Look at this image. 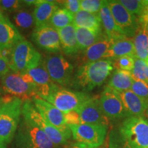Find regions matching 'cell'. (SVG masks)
Instances as JSON below:
<instances>
[{"label": "cell", "instance_id": "obj_1", "mask_svg": "<svg viewBox=\"0 0 148 148\" xmlns=\"http://www.w3.org/2000/svg\"><path fill=\"white\" fill-rule=\"evenodd\" d=\"M113 69L112 60L109 59L82 64L73 77L74 87L89 91L100 86Z\"/></svg>", "mask_w": 148, "mask_h": 148}, {"label": "cell", "instance_id": "obj_2", "mask_svg": "<svg viewBox=\"0 0 148 148\" xmlns=\"http://www.w3.org/2000/svg\"><path fill=\"white\" fill-rule=\"evenodd\" d=\"M23 101L16 97H5L0 108V141L8 144L15 135L21 121Z\"/></svg>", "mask_w": 148, "mask_h": 148}, {"label": "cell", "instance_id": "obj_3", "mask_svg": "<svg viewBox=\"0 0 148 148\" xmlns=\"http://www.w3.org/2000/svg\"><path fill=\"white\" fill-rule=\"evenodd\" d=\"M42 57L32 44L25 38L18 41L12 48L10 59L12 71L23 73L39 66Z\"/></svg>", "mask_w": 148, "mask_h": 148}, {"label": "cell", "instance_id": "obj_4", "mask_svg": "<svg viewBox=\"0 0 148 148\" xmlns=\"http://www.w3.org/2000/svg\"><path fill=\"white\" fill-rule=\"evenodd\" d=\"M16 145L18 148H56L45 133L24 116L20 121Z\"/></svg>", "mask_w": 148, "mask_h": 148}, {"label": "cell", "instance_id": "obj_5", "mask_svg": "<svg viewBox=\"0 0 148 148\" xmlns=\"http://www.w3.org/2000/svg\"><path fill=\"white\" fill-rule=\"evenodd\" d=\"M90 97L84 92L66 89L56 84L45 99L63 113L76 110Z\"/></svg>", "mask_w": 148, "mask_h": 148}, {"label": "cell", "instance_id": "obj_6", "mask_svg": "<svg viewBox=\"0 0 148 148\" xmlns=\"http://www.w3.org/2000/svg\"><path fill=\"white\" fill-rule=\"evenodd\" d=\"M42 64L51 81L60 86L72 84L73 66L61 53H51L42 60Z\"/></svg>", "mask_w": 148, "mask_h": 148}, {"label": "cell", "instance_id": "obj_7", "mask_svg": "<svg viewBox=\"0 0 148 148\" xmlns=\"http://www.w3.org/2000/svg\"><path fill=\"white\" fill-rule=\"evenodd\" d=\"M119 133L132 147H148V121L143 116L127 117L120 127Z\"/></svg>", "mask_w": 148, "mask_h": 148}, {"label": "cell", "instance_id": "obj_8", "mask_svg": "<svg viewBox=\"0 0 148 148\" xmlns=\"http://www.w3.org/2000/svg\"><path fill=\"white\" fill-rule=\"evenodd\" d=\"M22 116L27 118L45 133L56 146L65 145L68 138L58 128L53 126L42 116L34 106L32 99L23 101Z\"/></svg>", "mask_w": 148, "mask_h": 148}, {"label": "cell", "instance_id": "obj_9", "mask_svg": "<svg viewBox=\"0 0 148 148\" xmlns=\"http://www.w3.org/2000/svg\"><path fill=\"white\" fill-rule=\"evenodd\" d=\"M73 139L77 143L84 144L92 148L101 145L105 140L107 125L82 124L69 125Z\"/></svg>", "mask_w": 148, "mask_h": 148}, {"label": "cell", "instance_id": "obj_10", "mask_svg": "<svg viewBox=\"0 0 148 148\" xmlns=\"http://www.w3.org/2000/svg\"><path fill=\"white\" fill-rule=\"evenodd\" d=\"M1 89L5 92L21 99L23 101L32 99L36 96L34 85L29 84L19 73L10 71L1 77Z\"/></svg>", "mask_w": 148, "mask_h": 148}, {"label": "cell", "instance_id": "obj_11", "mask_svg": "<svg viewBox=\"0 0 148 148\" xmlns=\"http://www.w3.org/2000/svg\"><path fill=\"white\" fill-rule=\"evenodd\" d=\"M108 4L116 26L123 36L132 38L139 27L137 16L130 13L119 1H108Z\"/></svg>", "mask_w": 148, "mask_h": 148}, {"label": "cell", "instance_id": "obj_12", "mask_svg": "<svg viewBox=\"0 0 148 148\" xmlns=\"http://www.w3.org/2000/svg\"><path fill=\"white\" fill-rule=\"evenodd\" d=\"M32 101L37 110L47 121L60 130L68 139L71 137V131L66 123L64 113L38 96H34Z\"/></svg>", "mask_w": 148, "mask_h": 148}, {"label": "cell", "instance_id": "obj_13", "mask_svg": "<svg viewBox=\"0 0 148 148\" xmlns=\"http://www.w3.org/2000/svg\"><path fill=\"white\" fill-rule=\"evenodd\" d=\"M32 39L36 45L48 52L57 53L61 50L58 30L49 24L35 27Z\"/></svg>", "mask_w": 148, "mask_h": 148}, {"label": "cell", "instance_id": "obj_14", "mask_svg": "<svg viewBox=\"0 0 148 148\" xmlns=\"http://www.w3.org/2000/svg\"><path fill=\"white\" fill-rule=\"evenodd\" d=\"M99 100L101 110L107 119L115 120L126 117L123 103L114 90L106 86Z\"/></svg>", "mask_w": 148, "mask_h": 148}, {"label": "cell", "instance_id": "obj_15", "mask_svg": "<svg viewBox=\"0 0 148 148\" xmlns=\"http://www.w3.org/2000/svg\"><path fill=\"white\" fill-rule=\"evenodd\" d=\"M80 124L108 125V119L103 114L99 97H90L76 110Z\"/></svg>", "mask_w": 148, "mask_h": 148}, {"label": "cell", "instance_id": "obj_16", "mask_svg": "<svg viewBox=\"0 0 148 148\" xmlns=\"http://www.w3.org/2000/svg\"><path fill=\"white\" fill-rule=\"evenodd\" d=\"M116 92V91H115ZM124 108L125 115L130 116H143L148 106V101L134 94L131 90L123 92H116Z\"/></svg>", "mask_w": 148, "mask_h": 148}, {"label": "cell", "instance_id": "obj_17", "mask_svg": "<svg viewBox=\"0 0 148 148\" xmlns=\"http://www.w3.org/2000/svg\"><path fill=\"white\" fill-rule=\"evenodd\" d=\"M23 38L24 37L8 16L5 15L0 18V48L12 49L18 41Z\"/></svg>", "mask_w": 148, "mask_h": 148}, {"label": "cell", "instance_id": "obj_18", "mask_svg": "<svg viewBox=\"0 0 148 148\" xmlns=\"http://www.w3.org/2000/svg\"><path fill=\"white\" fill-rule=\"evenodd\" d=\"M115 40L103 36L99 41L90 46L83 51L81 56V62L82 64L95 62L104 59L105 55L108 52Z\"/></svg>", "mask_w": 148, "mask_h": 148}, {"label": "cell", "instance_id": "obj_19", "mask_svg": "<svg viewBox=\"0 0 148 148\" xmlns=\"http://www.w3.org/2000/svg\"><path fill=\"white\" fill-rule=\"evenodd\" d=\"M58 2L49 0H40L39 3L34 6L33 11L35 27L49 24L53 14L59 8Z\"/></svg>", "mask_w": 148, "mask_h": 148}, {"label": "cell", "instance_id": "obj_20", "mask_svg": "<svg viewBox=\"0 0 148 148\" xmlns=\"http://www.w3.org/2000/svg\"><path fill=\"white\" fill-rule=\"evenodd\" d=\"M57 30L60 38L61 49L63 52L68 56L77 54L79 49L75 34V27L73 24Z\"/></svg>", "mask_w": 148, "mask_h": 148}, {"label": "cell", "instance_id": "obj_21", "mask_svg": "<svg viewBox=\"0 0 148 148\" xmlns=\"http://www.w3.org/2000/svg\"><path fill=\"white\" fill-rule=\"evenodd\" d=\"M101 25L104 29L105 34L108 38L113 40H117L119 38L126 37L121 34L120 30L116 26L113 16L109 8L108 1H104L100 11L99 12Z\"/></svg>", "mask_w": 148, "mask_h": 148}, {"label": "cell", "instance_id": "obj_22", "mask_svg": "<svg viewBox=\"0 0 148 148\" xmlns=\"http://www.w3.org/2000/svg\"><path fill=\"white\" fill-rule=\"evenodd\" d=\"M124 56H135L133 38L123 37L114 40L108 52L105 55L104 59L112 60Z\"/></svg>", "mask_w": 148, "mask_h": 148}, {"label": "cell", "instance_id": "obj_23", "mask_svg": "<svg viewBox=\"0 0 148 148\" xmlns=\"http://www.w3.org/2000/svg\"><path fill=\"white\" fill-rule=\"evenodd\" d=\"M72 24L75 27L88 29L92 31L102 30L99 14H92L82 10L74 14Z\"/></svg>", "mask_w": 148, "mask_h": 148}, {"label": "cell", "instance_id": "obj_24", "mask_svg": "<svg viewBox=\"0 0 148 148\" xmlns=\"http://www.w3.org/2000/svg\"><path fill=\"white\" fill-rule=\"evenodd\" d=\"M134 56L140 60L148 58V25L139 24V27L133 37Z\"/></svg>", "mask_w": 148, "mask_h": 148}, {"label": "cell", "instance_id": "obj_25", "mask_svg": "<svg viewBox=\"0 0 148 148\" xmlns=\"http://www.w3.org/2000/svg\"><path fill=\"white\" fill-rule=\"evenodd\" d=\"M133 82L134 79L130 71L116 70L111 76L106 86L114 91L121 92L130 90Z\"/></svg>", "mask_w": 148, "mask_h": 148}, {"label": "cell", "instance_id": "obj_26", "mask_svg": "<svg viewBox=\"0 0 148 148\" xmlns=\"http://www.w3.org/2000/svg\"><path fill=\"white\" fill-rule=\"evenodd\" d=\"M75 34L79 51H84L106 36L102 30L92 31L80 27H75Z\"/></svg>", "mask_w": 148, "mask_h": 148}, {"label": "cell", "instance_id": "obj_27", "mask_svg": "<svg viewBox=\"0 0 148 148\" xmlns=\"http://www.w3.org/2000/svg\"><path fill=\"white\" fill-rule=\"evenodd\" d=\"M74 14L65 8H58L50 18L49 25L59 29L73 23Z\"/></svg>", "mask_w": 148, "mask_h": 148}, {"label": "cell", "instance_id": "obj_28", "mask_svg": "<svg viewBox=\"0 0 148 148\" xmlns=\"http://www.w3.org/2000/svg\"><path fill=\"white\" fill-rule=\"evenodd\" d=\"M13 20L16 28L21 29L22 30L29 29L34 25L33 12L27 10L21 9L17 11L13 15Z\"/></svg>", "mask_w": 148, "mask_h": 148}, {"label": "cell", "instance_id": "obj_29", "mask_svg": "<svg viewBox=\"0 0 148 148\" xmlns=\"http://www.w3.org/2000/svg\"><path fill=\"white\" fill-rule=\"evenodd\" d=\"M131 75L134 80L147 82L148 69L146 61L135 58L134 67L131 71Z\"/></svg>", "mask_w": 148, "mask_h": 148}, {"label": "cell", "instance_id": "obj_30", "mask_svg": "<svg viewBox=\"0 0 148 148\" xmlns=\"http://www.w3.org/2000/svg\"><path fill=\"white\" fill-rule=\"evenodd\" d=\"M119 1L127 11L138 17L140 16L148 3L147 0H119Z\"/></svg>", "mask_w": 148, "mask_h": 148}, {"label": "cell", "instance_id": "obj_31", "mask_svg": "<svg viewBox=\"0 0 148 148\" xmlns=\"http://www.w3.org/2000/svg\"><path fill=\"white\" fill-rule=\"evenodd\" d=\"M133 56H124L112 60V66L116 70H125L130 71L133 69L134 64V58Z\"/></svg>", "mask_w": 148, "mask_h": 148}, {"label": "cell", "instance_id": "obj_32", "mask_svg": "<svg viewBox=\"0 0 148 148\" xmlns=\"http://www.w3.org/2000/svg\"><path fill=\"white\" fill-rule=\"evenodd\" d=\"M104 1L101 0H80V10L92 14H99Z\"/></svg>", "mask_w": 148, "mask_h": 148}, {"label": "cell", "instance_id": "obj_33", "mask_svg": "<svg viewBox=\"0 0 148 148\" xmlns=\"http://www.w3.org/2000/svg\"><path fill=\"white\" fill-rule=\"evenodd\" d=\"M130 90L139 97L148 101V83L147 82L134 80Z\"/></svg>", "mask_w": 148, "mask_h": 148}, {"label": "cell", "instance_id": "obj_34", "mask_svg": "<svg viewBox=\"0 0 148 148\" xmlns=\"http://www.w3.org/2000/svg\"><path fill=\"white\" fill-rule=\"evenodd\" d=\"M23 1L18 0H0V7L3 11L8 12H16L21 10Z\"/></svg>", "mask_w": 148, "mask_h": 148}, {"label": "cell", "instance_id": "obj_35", "mask_svg": "<svg viewBox=\"0 0 148 148\" xmlns=\"http://www.w3.org/2000/svg\"><path fill=\"white\" fill-rule=\"evenodd\" d=\"M109 146L110 148H134L122 137L120 133H113L111 134Z\"/></svg>", "mask_w": 148, "mask_h": 148}, {"label": "cell", "instance_id": "obj_36", "mask_svg": "<svg viewBox=\"0 0 148 148\" xmlns=\"http://www.w3.org/2000/svg\"><path fill=\"white\" fill-rule=\"evenodd\" d=\"M64 8L69 10L73 14H75L80 10V1L79 0H66L62 1Z\"/></svg>", "mask_w": 148, "mask_h": 148}, {"label": "cell", "instance_id": "obj_37", "mask_svg": "<svg viewBox=\"0 0 148 148\" xmlns=\"http://www.w3.org/2000/svg\"><path fill=\"white\" fill-rule=\"evenodd\" d=\"M64 118H65L66 123L69 126V125L80 124L79 114L76 110L71 111V112L64 113Z\"/></svg>", "mask_w": 148, "mask_h": 148}, {"label": "cell", "instance_id": "obj_38", "mask_svg": "<svg viewBox=\"0 0 148 148\" xmlns=\"http://www.w3.org/2000/svg\"><path fill=\"white\" fill-rule=\"evenodd\" d=\"M10 71V60L3 56L0 52V77H2Z\"/></svg>", "mask_w": 148, "mask_h": 148}, {"label": "cell", "instance_id": "obj_39", "mask_svg": "<svg viewBox=\"0 0 148 148\" xmlns=\"http://www.w3.org/2000/svg\"><path fill=\"white\" fill-rule=\"evenodd\" d=\"M138 18V22L139 24H146L148 25V3L144 8V10L140 14Z\"/></svg>", "mask_w": 148, "mask_h": 148}, {"label": "cell", "instance_id": "obj_40", "mask_svg": "<svg viewBox=\"0 0 148 148\" xmlns=\"http://www.w3.org/2000/svg\"><path fill=\"white\" fill-rule=\"evenodd\" d=\"M70 148H92V147H88V146L84 145V144H82V143H75L72 144Z\"/></svg>", "mask_w": 148, "mask_h": 148}, {"label": "cell", "instance_id": "obj_41", "mask_svg": "<svg viewBox=\"0 0 148 148\" xmlns=\"http://www.w3.org/2000/svg\"><path fill=\"white\" fill-rule=\"evenodd\" d=\"M5 102V97H0V108H1V106L3 104V103Z\"/></svg>", "mask_w": 148, "mask_h": 148}, {"label": "cell", "instance_id": "obj_42", "mask_svg": "<svg viewBox=\"0 0 148 148\" xmlns=\"http://www.w3.org/2000/svg\"><path fill=\"white\" fill-rule=\"evenodd\" d=\"M0 148H6V144L0 141Z\"/></svg>", "mask_w": 148, "mask_h": 148}, {"label": "cell", "instance_id": "obj_43", "mask_svg": "<svg viewBox=\"0 0 148 148\" xmlns=\"http://www.w3.org/2000/svg\"><path fill=\"white\" fill-rule=\"evenodd\" d=\"M5 15L4 14H3V11L1 10V7H0V18H1L2 17H3V16H4Z\"/></svg>", "mask_w": 148, "mask_h": 148}, {"label": "cell", "instance_id": "obj_44", "mask_svg": "<svg viewBox=\"0 0 148 148\" xmlns=\"http://www.w3.org/2000/svg\"><path fill=\"white\" fill-rule=\"evenodd\" d=\"M145 61H146V63H147V69H148V58H147V60H146ZM147 83H148V77H147Z\"/></svg>", "mask_w": 148, "mask_h": 148}, {"label": "cell", "instance_id": "obj_45", "mask_svg": "<svg viewBox=\"0 0 148 148\" xmlns=\"http://www.w3.org/2000/svg\"><path fill=\"white\" fill-rule=\"evenodd\" d=\"M146 114H147V117H148V106H147V110H146Z\"/></svg>", "mask_w": 148, "mask_h": 148}, {"label": "cell", "instance_id": "obj_46", "mask_svg": "<svg viewBox=\"0 0 148 148\" xmlns=\"http://www.w3.org/2000/svg\"><path fill=\"white\" fill-rule=\"evenodd\" d=\"M1 88H0V97H1Z\"/></svg>", "mask_w": 148, "mask_h": 148}, {"label": "cell", "instance_id": "obj_47", "mask_svg": "<svg viewBox=\"0 0 148 148\" xmlns=\"http://www.w3.org/2000/svg\"><path fill=\"white\" fill-rule=\"evenodd\" d=\"M147 148H148V147H147Z\"/></svg>", "mask_w": 148, "mask_h": 148}]
</instances>
